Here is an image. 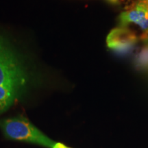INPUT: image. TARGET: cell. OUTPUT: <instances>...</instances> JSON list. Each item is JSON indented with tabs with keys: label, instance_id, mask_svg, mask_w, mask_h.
I'll list each match as a JSON object with an SVG mask.
<instances>
[{
	"label": "cell",
	"instance_id": "obj_10",
	"mask_svg": "<svg viewBox=\"0 0 148 148\" xmlns=\"http://www.w3.org/2000/svg\"><path fill=\"white\" fill-rule=\"evenodd\" d=\"M106 1L110 3H112V4H117L121 0H106Z\"/></svg>",
	"mask_w": 148,
	"mask_h": 148
},
{
	"label": "cell",
	"instance_id": "obj_1",
	"mask_svg": "<svg viewBox=\"0 0 148 148\" xmlns=\"http://www.w3.org/2000/svg\"><path fill=\"white\" fill-rule=\"evenodd\" d=\"M32 74L9 40L0 34V86L22 92L32 79Z\"/></svg>",
	"mask_w": 148,
	"mask_h": 148
},
{
	"label": "cell",
	"instance_id": "obj_6",
	"mask_svg": "<svg viewBox=\"0 0 148 148\" xmlns=\"http://www.w3.org/2000/svg\"><path fill=\"white\" fill-rule=\"evenodd\" d=\"M134 62L138 69L148 72V45H145L136 55Z\"/></svg>",
	"mask_w": 148,
	"mask_h": 148
},
{
	"label": "cell",
	"instance_id": "obj_5",
	"mask_svg": "<svg viewBox=\"0 0 148 148\" xmlns=\"http://www.w3.org/2000/svg\"><path fill=\"white\" fill-rule=\"evenodd\" d=\"M21 92L15 88L0 86V113L6 110L16 101Z\"/></svg>",
	"mask_w": 148,
	"mask_h": 148
},
{
	"label": "cell",
	"instance_id": "obj_2",
	"mask_svg": "<svg viewBox=\"0 0 148 148\" xmlns=\"http://www.w3.org/2000/svg\"><path fill=\"white\" fill-rule=\"evenodd\" d=\"M1 128L5 136L14 140H23L52 148L56 143L23 116L0 121Z\"/></svg>",
	"mask_w": 148,
	"mask_h": 148
},
{
	"label": "cell",
	"instance_id": "obj_3",
	"mask_svg": "<svg viewBox=\"0 0 148 148\" xmlns=\"http://www.w3.org/2000/svg\"><path fill=\"white\" fill-rule=\"evenodd\" d=\"M138 41L136 34L127 27H117L109 32L106 45L109 49L119 54L131 52Z\"/></svg>",
	"mask_w": 148,
	"mask_h": 148
},
{
	"label": "cell",
	"instance_id": "obj_7",
	"mask_svg": "<svg viewBox=\"0 0 148 148\" xmlns=\"http://www.w3.org/2000/svg\"><path fill=\"white\" fill-rule=\"evenodd\" d=\"M134 3H136V4L142 5L143 6L146 7V8H148V0H136L135 1Z\"/></svg>",
	"mask_w": 148,
	"mask_h": 148
},
{
	"label": "cell",
	"instance_id": "obj_9",
	"mask_svg": "<svg viewBox=\"0 0 148 148\" xmlns=\"http://www.w3.org/2000/svg\"><path fill=\"white\" fill-rule=\"evenodd\" d=\"M52 148H71L61 143H56Z\"/></svg>",
	"mask_w": 148,
	"mask_h": 148
},
{
	"label": "cell",
	"instance_id": "obj_4",
	"mask_svg": "<svg viewBox=\"0 0 148 148\" xmlns=\"http://www.w3.org/2000/svg\"><path fill=\"white\" fill-rule=\"evenodd\" d=\"M119 26L127 27L131 24L137 25L143 32L148 34V8L134 3L131 8L122 12L119 16Z\"/></svg>",
	"mask_w": 148,
	"mask_h": 148
},
{
	"label": "cell",
	"instance_id": "obj_8",
	"mask_svg": "<svg viewBox=\"0 0 148 148\" xmlns=\"http://www.w3.org/2000/svg\"><path fill=\"white\" fill-rule=\"evenodd\" d=\"M140 39L143 41V42L145 45H148V34H142Z\"/></svg>",
	"mask_w": 148,
	"mask_h": 148
}]
</instances>
